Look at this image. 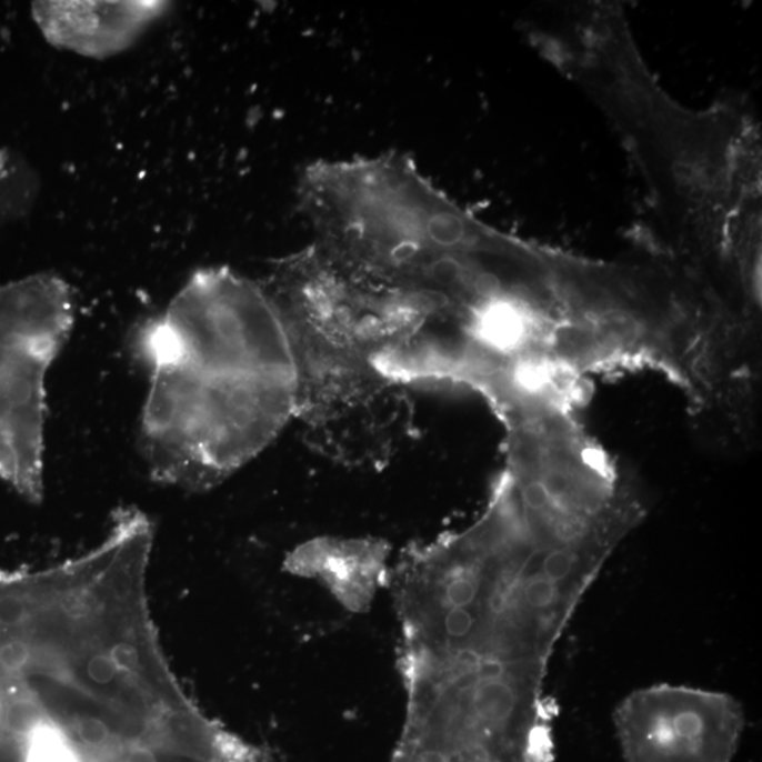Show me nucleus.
Masks as SVG:
<instances>
[{"instance_id":"obj_6","label":"nucleus","mask_w":762,"mask_h":762,"mask_svg":"<svg viewBox=\"0 0 762 762\" xmlns=\"http://www.w3.org/2000/svg\"><path fill=\"white\" fill-rule=\"evenodd\" d=\"M613 720L628 762H732L745 728L729 693L672 683L635 689Z\"/></svg>"},{"instance_id":"obj_5","label":"nucleus","mask_w":762,"mask_h":762,"mask_svg":"<svg viewBox=\"0 0 762 762\" xmlns=\"http://www.w3.org/2000/svg\"><path fill=\"white\" fill-rule=\"evenodd\" d=\"M76 321L71 287L40 273L0 285V480L44 499L47 374Z\"/></svg>"},{"instance_id":"obj_4","label":"nucleus","mask_w":762,"mask_h":762,"mask_svg":"<svg viewBox=\"0 0 762 762\" xmlns=\"http://www.w3.org/2000/svg\"><path fill=\"white\" fill-rule=\"evenodd\" d=\"M283 329L297 380L295 419L315 431L373 410L399 383L381 363L414 335L424 308L312 240L258 280Z\"/></svg>"},{"instance_id":"obj_1","label":"nucleus","mask_w":762,"mask_h":762,"mask_svg":"<svg viewBox=\"0 0 762 762\" xmlns=\"http://www.w3.org/2000/svg\"><path fill=\"white\" fill-rule=\"evenodd\" d=\"M615 551L565 510L488 501L461 531L412 544L391 567L405 710L489 751L553 739V651Z\"/></svg>"},{"instance_id":"obj_3","label":"nucleus","mask_w":762,"mask_h":762,"mask_svg":"<svg viewBox=\"0 0 762 762\" xmlns=\"http://www.w3.org/2000/svg\"><path fill=\"white\" fill-rule=\"evenodd\" d=\"M573 77L612 118L643 171L670 242L668 258L703 273L760 258V149L743 114L678 107L652 80L630 36L594 46Z\"/></svg>"},{"instance_id":"obj_7","label":"nucleus","mask_w":762,"mask_h":762,"mask_svg":"<svg viewBox=\"0 0 762 762\" xmlns=\"http://www.w3.org/2000/svg\"><path fill=\"white\" fill-rule=\"evenodd\" d=\"M391 547L373 537H317L287 555L285 571L320 583L339 605L368 613L381 588L389 586Z\"/></svg>"},{"instance_id":"obj_2","label":"nucleus","mask_w":762,"mask_h":762,"mask_svg":"<svg viewBox=\"0 0 762 762\" xmlns=\"http://www.w3.org/2000/svg\"><path fill=\"white\" fill-rule=\"evenodd\" d=\"M149 374L140 448L164 487L215 489L275 441L297 414V380L258 280L195 271L133 337Z\"/></svg>"},{"instance_id":"obj_8","label":"nucleus","mask_w":762,"mask_h":762,"mask_svg":"<svg viewBox=\"0 0 762 762\" xmlns=\"http://www.w3.org/2000/svg\"><path fill=\"white\" fill-rule=\"evenodd\" d=\"M167 9L164 2H38L31 8L51 44L91 59L129 49Z\"/></svg>"}]
</instances>
